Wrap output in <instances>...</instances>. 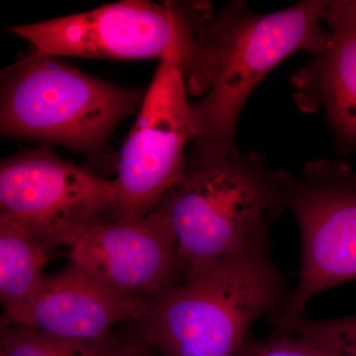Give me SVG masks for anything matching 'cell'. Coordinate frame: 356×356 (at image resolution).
Segmentation results:
<instances>
[{
	"mask_svg": "<svg viewBox=\"0 0 356 356\" xmlns=\"http://www.w3.org/2000/svg\"><path fill=\"white\" fill-rule=\"evenodd\" d=\"M327 3L305 0L284 10L255 14L245 2L235 1L210 16L184 72L188 92L204 95L192 104L199 125L192 147L238 152L236 124L255 86L293 53L320 56L329 48L331 34L322 25Z\"/></svg>",
	"mask_w": 356,
	"mask_h": 356,
	"instance_id": "6da1fadb",
	"label": "cell"
},
{
	"mask_svg": "<svg viewBox=\"0 0 356 356\" xmlns=\"http://www.w3.org/2000/svg\"><path fill=\"white\" fill-rule=\"evenodd\" d=\"M161 208L187 275L229 261L268 241L285 209L280 170L257 154L192 147L184 177Z\"/></svg>",
	"mask_w": 356,
	"mask_h": 356,
	"instance_id": "7a4b0ae2",
	"label": "cell"
},
{
	"mask_svg": "<svg viewBox=\"0 0 356 356\" xmlns=\"http://www.w3.org/2000/svg\"><path fill=\"white\" fill-rule=\"evenodd\" d=\"M288 294L267 241L147 300L138 343L156 356H238Z\"/></svg>",
	"mask_w": 356,
	"mask_h": 356,
	"instance_id": "3957f363",
	"label": "cell"
},
{
	"mask_svg": "<svg viewBox=\"0 0 356 356\" xmlns=\"http://www.w3.org/2000/svg\"><path fill=\"white\" fill-rule=\"evenodd\" d=\"M145 95L89 76L58 58L30 53L2 72L0 132L97 154L119 122L140 109Z\"/></svg>",
	"mask_w": 356,
	"mask_h": 356,
	"instance_id": "277c9868",
	"label": "cell"
},
{
	"mask_svg": "<svg viewBox=\"0 0 356 356\" xmlns=\"http://www.w3.org/2000/svg\"><path fill=\"white\" fill-rule=\"evenodd\" d=\"M210 4L122 0L74 14L11 26L7 31L31 44L33 55L105 60H191Z\"/></svg>",
	"mask_w": 356,
	"mask_h": 356,
	"instance_id": "5b68a950",
	"label": "cell"
},
{
	"mask_svg": "<svg viewBox=\"0 0 356 356\" xmlns=\"http://www.w3.org/2000/svg\"><path fill=\"white\" fill-rule=\"evenodd\" d=\"M285 208L298 222L302 264L296 287L273 318L283 332L321 292L356 280V175L341 163L314 161L301 175L280 170Z\"/></svg>",
	"mask_w": 356,
	"mask_h": 356,
	"instance_id": "8992f818",
	"label": "cell"
},
{
	"mask_svg": "<svg viewBox=\"0 0 356 356\" xmlns=\"http://www.w3.org/2000/svg\"><path fill=\"white\" fill-rule=\"evenodd\" d=\"M182 60L159 62L137 119L122 146L117 168L114 219L145 216L158 209L184 177L186 147L199 134L197 117L187 99Z\"/></svg>",
	"mask_w": 356,
	"mask_h": 356,
	"instance_id": "52a82bcc",
	"label": "cell"
},
{
	"mask_svg": "<svg viewBox=\"0 0 356 356\" xmlns=\"http://www.w3.org/2000/svg\"><path fill=\"white\" fill-rule=\"evenodd\" d=\"M117 204L115 180L58 158L49 147L0 165V217L24 227L51 250L72 248Z\"/></svg>",
	"mask_w": 356,
	"mask_h": 356,
	"instance_id": "ba28073f",
	"label": "cell"
},
{
	"mask_svg": "<svg viewBox=\"0 0 356 356\" xmlns=\"http://www.w3.org/2000/svg\"><path fill=\"white\" fill-rule=\"evenodd\" d=\"M70 261L115 292L146 301L186 277L161 208L93 225L70 248Z\"/></svg>",
	"mask_w": 356,
	"mask_h": 356,
	"instance_id": "9c48e42d",
	"label": "cell"
},
{
	"mask_svg": "<svg viewBox=\"0 0 356 356\" xmlns=\"http://www.w3.org/2000/svg\"><path fill=\"white\" fill-rule=\"evenodd\" d=\"M147 302L115 292L70 261L58 273L42 276L24 301L6 309L2 325L74 341H105L111 339L114 325L140 320Z\"/></svg>",
	"mask_w": 356,
	"mask_h": 356,
	"instance_id": "30bf717a",
	"label": "cell"
},
{
	"mask_svg": "<svg viewBox=\"0 0 356 356\" xmlns=\"http://www.w3.org/2000/svg\"><path fill=\"white\" fill-rule=\"evenodd\" d=\"M329 48L292 79L294 98L305 112L325 110L339 146L356 147V0L327 3Z\"/></svg>",
	"mask_w": 356,
	"mask_h": 356,
	"instance_id": "8fae6325",
	"label": "cell"
},
{
	"mask_svg": "<svg viewBox=\"0 0 356 356\" xmlns=\"http://www.w3.org/2000/svg\"><path fill=\"white\" fill-rule=\"evenodd\" d=\"M51 250L17 222L0 217V301L4 310L24 301L38 284Z\"/></svg>",
	"mask_w": 356,
	"mask_h": 356,
	"instance_id": "7c38bea8",
	"label": "cell"
},
{
	"mask_svg": "<svg viewBox=\"0 0 356 356\" xmlns=\"http://www.w3.org/2000/svg\"><path fill=\"white\" fill-rule=\"evenodd\" d=\"M128 344L81 341L17 325H1L0 356H123Z\"/></svg>",
	"mask_w": 356,
	"mask_h": 356,
	"instance_id": "4fadbf2b",
	"label": "cell"
},
{
	"mask_svg": "<svg viewBox=\"0 0 356 356\" xmlns=\"http://www.w3.org/2000/svg\"><path fill=\"white\" fill-rule=\"evenodd\" d=\"M318 346L356 356V315L334 320H311L302 316L285 331Z\"/></svg>",
	"mask_w": 356,
	"mask_h": 356,
	"instance_id": "5bb4252c",
	"label": "cell"
},
{
	"mask_svg": "<svg viewBox=\"0 0 356 356\" xmlns=\"http://www.w3.org/2000/svg\"><path fill=\"white\" fill-rule=\"evenodd\" d=\"M238 356H348L339 351L318 346L289 332H275L255 341L250 339Z\"/></svg>",
	"mask_w": 356,
	"mask_h": 356,
	"instance_id": "9a60e30c",
	"label": "cell"
},
{
	"mask_svg": "<svg viewBox=\"0 0 356 356\" xmlns=\"http://www.w3.org/2000/svg\"><path fill=\"white\" fill-rule=\"evenodd\" d=\"M123 356H156L140 343H128Z\"/></svg>",
	"mask_w": 356,
	"mask_h": 356,
	"instance_id": "2e32d148",
	"label": "cell"
}]
</instances>
